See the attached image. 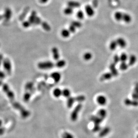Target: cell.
Returning <instances> with one entry per match:
<instances>
[{"label":"cell","mask_w":138,"mask_h":138,"mask_svg":"<svg viewBox=\"0 0 138 138\" xmlns=\"http://www.w3.org/2000/svg\"><path fill=\"white\" fill-rule=\"evenodd\" d=\"M55 66V64L51 61H41L38 64V67L42 70H48L52 69Z\"/></svg>","instance_id":"1"},{"label":"cell","mask_w":138,"mask_h":138,"mask_svg":"<svg viewBox=\"0 0 138 138\" xmlns=\"http://www.w3.org/2000/svg\"><path fill=\"white\" fill-rule=\"evenodd\" d=\"M2 88L3 92L6 93V95H7L8 97L10 100H13L14 99V97H15L14 93L11 89H10L9 87L7 84H3L2 86Z\"/></svg>","instance_id":"2"},{"label":"cell","mask_w":138,"mask_h":138,"mask_svg":"<svg viewBox=\"0 0 138 138\" xmlns=\"http://www.w3.org/2000/svg\"><path fill=\"white\" fill-rule=\"evenodd\" d=\"M3 67L6 73L8 75L11 74L12 72V64L10 60L8 58H4L2 62Z\"/></svg>","instance_id":"3"},{"label":"cell","mask_w":138,"mask_h":138,"mask_svg":"<svg viewBox=\"0 0 138 138\" xmlns=\"http://www.w3.org/2000/svg\"><path fill=\"white\" fill-rule=\"evenodd\" d=\"M82 106L81 104L80 103L75 107V109H74L71 115V118H72V120H73L74 121L76 120L77 117V114L81 109Z\"/></svg>","instance_id":"4"},{"label":"cell","mask_w":138,"mask_h":138,"mask_svg":"<svg viewBox=\"0 0 138 138\" xmlns=\"http://www.w3.org/2000/svg\"><path fill=\"white\" fill-rule=\"evenodd\" d=\"M4 18L6 21H8L11 19L12 16V12L11 9L8 7L6 8L5 9L4 13L3 15Z\"/></svg>","instance_id":"5"},{"label":"cell","mask_w":138,"mask_h":138,"mask_svg":"<svg viewBox=\"0 0 138 138\" xmlns=\"http://www.w3.org/2000/svg\"><path fill=\"white\" fill-rule=\"evenodd\" d=\"M51 77L56 83H58L61 80V75L59 72H54L51 74Z\"/></svg>","instance_id":"6"},{"label":"cell","mask_w":138,"mask_h":138,"mask_svg":"<svg viewBox=\"0 0 138 138\" xmlns=\"http://www.w3.org/2000/svg\"><path fill=\"white\" fill-rule=\"evenodd\" d=\"M51 52L54 59L55 60H59V51L56 47H54L51 49Z\"/></svg>","instance_id":"7"},{"label":"cell","mask_w":138,"mask_h":138,"mask_svg":"<svg viewBox=\"0 0 138 138\" xmlns=\"http://www.w3.org/2000/svg\"><path fill=\"white\" fill-rule=\"evenodd\" d=\"M85 11L86 12V14L89 17H92L93 16L94 14L95 11L94 10L93 8L89 5H87L85 7Z\"/></svg>","instance_id":"8"},{"label":"cell","mask_w":138,"mask_h":138,"mask_svg":"<svg viewBox=\"0 0 138 138\" xmlns=\"http://www.w3.org/2000/svg\"><path fill=\"white\" fill-rule=\"evenodd\" d=\"M116 64L114 62L110 64L109 68L110 70V73L112 74L114 76H117L118 75V70L116 68Z\"/></svg>","instance_id":"9"},{"label":"cell","mask_w":138,"mask_h":138,"mask_svg":"<svg viewBox=\"0 0 138 138\" xmlns=\"http://www.w3.org/2000/svg\"><path fill=\"white\" fill-rule=\"evenodd\" d=\"M67 5H68V6L70 7L73 9H74V8H79L81 6V3L78 2V1H73V0H70L67 2Z\"/></svg>","instance_id":"10"},{"label":"cell","mask_w":138,"mask_h":138,"mask_svg":"<svg viewBox=\"0 0 138 138\" xmlns=\"http://www.w3.org/2000/svg\"><path fill=\"white\" fill-rule=\"evenodd\" d=\"M97 103L101 105H104L107 102V99L104 95H100L97 96Z\"/></svg>","instance_id":"11"},{"label":"cell","mask_w":138,"mask_h":138,"mask_svg":"<svg viewBox=\"0 0 138 138\" xmlns=\"http://www.w3.org/2000/svg\"><path fill=\"white\" fill-rule=\"evenodd\" d=\"M118 45L122 48H124L127 46V42L122 38H118L116 40Z\"/></svg>","instance_id":"12"},{"label":"cell","mask_w":138,"mask_h":138,"mask_svg":"<svg viewBox=\"0 0 138 138\" xmlns=\"http://www.w3.org/2000/svg\"><path fill=\"white\" fill-rule=\"evenodd\" d=\"M113 76V75L110 72H107L102 75L101 77L100 78V80L101 81L106 80L110 79V78H112Z\"/></svg>","instance_id":"13"},{"label":"cell","mask_w":138,"mask_h":138,"mask_svg":"<svg viewBox=\"0 0 138 138\" xmlns=\"http://www.w3.org/2000/svg\"><path fill=\"white\" fill-rule=\"evenodd\" d=\"M37 17V14L35 10H33L31 12V14L29 17L28 21L31 23V25L32 24L34 25V21L35 20Z\"/></svg>","instance_id":"14"},{"label":"cell","mask_w":138,"mask_h":138,"mask_svg":"<svg viewBox=\"0 0 138 138\" xmlns=\"http://www.w3.org/2000/svg\"><path fill=\"white\" fill-rule=\"evenodd\" d=\"M34 93L33 92H29V91H26V92L24 93L23 95V100L24 102H28L30 99L31 98L32 94Z\"/></svg>","instance_id":"15"},{"label":"cell","mask_w":138,"mask_h":138,"mask_svg":"<svg viewBox=\"0 0 138 138\" xmlns=\"http://www.w3.org/2000/svg\"><path fill=\"white\" fill-rule=\"evenodd\" d=\"M25 91H33L34 92L35 89L34 87V84L32 82H28L26 83L25 86Z\"/></svg>","instance_id":"16"},{"label":"cell","mask_w":138,"mask_h":138,"mask_svg":"<svg viewBox=\"0 0 138 138\" xmlns=\"http://www.w3.org/2000/svg\"><path fill=\"white\" fill-rule=\"evenodd\" d=\"M53 95L56 98H59L62 95V90L59 88H56L54 90Z\"/></svg>","instance_id":"17"},{"label":"cell","mask_w":138,"mask_h":138,"mask_svg":"<svg viewBox=\"0 0 138 138\" xmlns=\"http://www.w3.org/2000/svg\"><path fill=\"white\" fill-rule=\"evenodd\" d=\"M132 18L130 16V15L127 14L126 13H123V17H122V19L123 21H124L126 23H130V22L131 21Z\"/></svg>","instance_id":"18"},{"label":"cell","mask_w":138,"mask_h":138,"mask_svg":"<svg viewBox=\"0 0 138 138\" xmlns=\"http://www.w3.org/2000/svg\"><path fill=\"white\" fill-rule=\"evenodd\" d=\"M66 64V61L64 60H59L57 61L56 63L55 64V66L57 68H61L65 66Z\"/></svg>","instance_id":"19"},{"label":"cell","mask_w":138,"mask_h":138,"mask_svg":"<svg viewBox=\"0 0 138 138\" xmlns=\"http://www.w3.org/2000/svg\"><path fill=\"white\" fill-rule=\"evenodd\" d=\"M137 60V58L135 55L131 54L130 55L129 58V66H133L134 65Z\"/></svg>","instance_id":"20"},{"label":"cell","mask_w":138,"mask_h":138,"mask_svg":"<svg viewBox=\"0 0 138 138\" xmlns=\"http://www.w3.org/2000/svg\"><path fill=\"white\" fill-rule=\"evenodd\" d=\"M70 33L68 29H63L61 32V34L63 37L67 38L70 36Z\"/></svg>","instance_id":"21"},{"label":"cell","mask_w":138,"mask_h":138,"mask_svg":"<svg viewBox=\"0 0 138 138\" xmlns=\"http://www.w3.org/2000/svg\"><path fill=\"white\" fill-rule=\"evenodd\" d=\"M41 26L42 27V28L44 29L45 31L47 32H49L51 30V26L49 25L47 22L45 21H42V23H41Z\"/></svg>","instance_id":"22"},{"label":"cell","mask_w":138,"mask_h":138,"mask_svg":"<svg viewBox=\"0 0 138 138\" xmlns=\"http://www.w3.org/2000/svg\"><path fill=\"white\" fill-rule=\"evenodd\" d=\"M70 90L68 88H65L62 90V95L65 98H68L71 96Z\"/></svg>","instance_id":"23"},{"label":"cell","mask_w":138,"mask_h":138,"mask_svg":"<svg viewBox=\"0 0 138 138\" xmlns=\"http://www.w3.org/2000/svg\"><path fill=\"white\" fill-rule=\"evenodd\" d=\"M76 101L75 100V97H72V96H70L68 98V100H67V106L68 107L70 108L71 107H72L73 104L74 103V102Z\"/></svg>","instance_id":"24"},{"label":"cell","mask_w":138,"mask_h":138,"mask_svg":"<svg viewBox=\"0 0 138 138\" xmlns=\"http://www.w3.org/2000/svg\"><path fill=\"white\" fill-rule=\"evenodd\" d=\"M73 13V9L70 7L68 6L64 9V13L65 15H72Z\"/></svg>","instance_id":"25"},{"label":"cell","mask_w":138,"mask_h":138,"mask_svg":"<svg viewBox=\"0 0 138 138\" xmlns=\"http://www.w3.org/2000/svg\"><path fill=\"white\" fill-rule=\"evenodd\" d=\"M123 13L121 12H117L114 14V17L116 20L118 21H121L123 17Z\"/></svg>","instance_id":"26"},{"label":"cell","mask_w":138,"mask_h":138,"mask_svg":"<svg viewBox=\"0 0 138 138\" xmlns=\"http://www.w3.org/2000/svg\"><path fill=\"white\" fill-rule=\"evenodd\" d=\"M118 46V43H117L116 40L112 41L110 44V49L111 50H114L117 48Z\"/></svg>","instance_id":"27"},{"label":"cell","mask_w":138,"mask_h":138,"mask_svg":"<svg viewBox=\"0 0 138 138\" xmlns=\"http://www.w3.org/2000/svg\"><path fill=\"white\" fill-rule=\"evenodd\" d=\"M29 9H30L29 7H26L24 9V11H23V13L21 14L20 17H19V19H20V20H23L24 18L26 17L27 14L28 13V12L29 11Z\"/></svg>","instance_id":"28"},{"label":"cell","mask_w":138,"mask_h":138,"mask_svg":"<svg viewBox=\"0 0 138 138\" xmlns=\"http://www.w3.org/2000/svg\"><path fill=\"white\" fill-rule=\"evenodd\" d=\"M98 115L99 117L103 119L106 117V110L104 109H100L98 112Z\"/></svg>","instance_id":"29"},{"label":"cell","mask_w":138,"mask_h":138,"mask_svg":"<svg viewBox=\"0 0 138 138\" xmlns=\"http://www.w3.org/2000/svg\"><path fill=\"white\" fill-rule=\"evenodd\" d=\"M92 54L90 52H87L85 53L83 55L84 59L85 60H89L91 59L92 58Z\"/></svg>","instance_id":"30"},{"label":"cell","mask_w":138,"mask_h":138,"mask_svg":"<svg viewBox=\"0 0 138 138\" xmlns=\"http://www.w3.org/2000/svg\"><path fill=\"white\" fill-rule=\"evenodd\" d=\"M119 57H120V60L122 62H126L128 59V56L127 54L125 53H122L120 55V56H119Z\"/></svg>","instance_id":"31"},{"label":"cell","mask_w":138,"mask_h":138,"mask_svg":"<svg viewBox=\"0 0 138 138\" xmlns=\"http://www.w3.org/2000/svg\"><path fill=\"white\" fill-rule=\"evenodd\" d=\"M128 67V65L126 62H122L120 64L119 68L122 70H127Z\"/></svg>","instance_id":"32"},{"label":"cell","mask_w":138,"mask_h":138,"mask_svg":"<svg viewBox=\"0 0 138 138\" xmlns=\"http://www.w3.org/2000/svg\"><path fill=\"white\" fill-rule=\"evenodd\" d=\"M72 25L74 26L76 28H80L82 26V23L78 21H73L71 23Z\"/></svg>","instance_id":"33"},{"label":"cell","mask_w":138,"mask_h":138,"mask_svg":"<svg viewBox=\"0 0 138 138\" xmlns=\"http://www.w3.org/2000/svg\"><path fill=\"white\" fill-rule=\"evenodd\" d=\"M76 16L79 19H83L84 17V13L82 10H80L77 12Z\"/></svg>","instance_id":"34"},{"label":"cell","mask_w":138,"mask_h":138,"mask_svg":"<svg viewBox=\"0 0 138 138\" xmlns=\"http://www.w3.org/2000/svg\"><path fill=\"white\" fill-rule=\"evenodd\" d=\"M75 100L76 101H78L79 102H81L85 101V96L83 95H80L79 96H77L76 97H75Z\"/></svg>","instance_id":"35"},{"label":"cell","mask_w":138,"mask_h":138,"mask_svg":"<svg viewBox=\"0 0 138 138\" xmlns=\"http://www.w3.org/2000/svg\"><path fill=\"white\" fill-rule=\"evenodd\" d=\"M103 119V118H101L100 117H92V120H93L96 125H97V124H98L101 122L102 121V120Z\"/></svg>","instance_id":"36"},{"label":"cell","mask_w":138,"mask_h":138,"mask_svg":"<svg viewBox=\"0 0 138 138\" xmlns=\"http://www.w3.org/2000/svg\"><path fill=\"white\" fill-rule=\"evenodd\" d=\"M22 25H23V27L27 28H28L30 26H31V24L29 21L28 20H27V21H25L23 22Z\"/></svg>","instance_id":"37"},{"label":"cell","mask_w":138,"mask_h":138,"mask_svg":"<svg viewBox=\"0 0 138 138\" xmlns=\"http://www.w3.org/2000/svg\"><path fill=\"white\" fill-rule=\"evenodd\" d=\"M42 22V21L41 20V18L40 17L37 16L36 18V19H35V20L34 21V25H38L41 24Z\"/></svg>","instance_id":"38"},{"label":"cell","mask_w":138,"mask_h":138,"mask_svg":"<svg viewBox=\"0 0 138 138\" xmlns=\"http://www.w3.org/2000/svg\"><path fill=\"white\" fill-rule=\"evenodd\" d=\"M120 61V57L118 55L116 54L114 57V63L116 64L118 63V62Z\"/></svg>","instance_id":"39"},{"label":"cell","mask_w":138,"mask_h":138,"mask_svg":"<svg viewBox=\"0 0 138 138\" xmlns=\"http://www.w3.org/2000/svg\"><path fill=\"white\" fill-rule=\"evenodd\" d=\"M68 30L71 33H74L76 31V28L74 26H73V25H72L71 24L69 26Z\"/></svg>","instance_id":"40"},{"label":"cell","mask_w":138,"mask_h":138,"mask_svg":"<svg viewBox=\"0 0 138 138\" xmlns=\"http://www.w3.org/2000/svg\"><path fill=\"white\" fill-rule=\"evenodd\" d=\"M6 73L3 71L0 70V79L2 80L6 78Z\"/></svg>","instance_id":"41"},{"label":"cell","mask_w":138,"mask_h":138,"mask_svg":"<svg viewBox=\"0 0 138 138\" xmlns=\"http://www.w3.org/2000/svg\"><path fill=\"white\" fill-rule=\"evenodd\" d=\"M131 101H131L129 99H126L124 101V103L126 105L129 106V105H131Z\"/></svg>","instance_id":"42"},{"label":"cell","mask_w":138,"mask_h":138,"mask_svg":"<svg viewBox=\"0 0 138 138\" xmlns=\"http://www.w3.org/2000/svg\"><path fill=\"white\" fill-rule=\"evenodd\" d=\"M131 105H132L134 106H138V101L136 100L131 101Z\"/></svg>","instance_id":"43"},{"label":"cell","mask_w":138,"mask_h":138,"mask_svg":"<svg viewBox=\"0 0 138 138\" xmlns=\"http://www.w3.org/2000/svg\"><path fill=\"white\" fill-rule=\"evenodd\" d=\"M4 59V58H3V55L0 54V66H1V64L2 63V62H3Z\"/></svg>","instance_id":"44"},{"label":"cell","mask_w":138,"mask_h":138,"mask_svg":"<svg viewBox=\"0 0 138 138\" xmlns=\"http://www.w3.org/2000/svg\"><path fill=\"white\" fill-rule=\"evenodd\" d=\"M48 0H40V2L42 4H45L48 1Z\"/></svg>","instance_id":"45"},{"label":"cell","mask_w":138,"mask_h":138,"mask_svg":"<svg viewBox=\"0 0 138 138\" xmlns=\"http://www.w3.org/2000/svg\"><path fill=\"white\" fill-rule=\"evenodd\" d=\"M3 18H4V17H3V15H0V21H1V20H2Z\"/></svg>","instance_id":"46"},{"label":"cell","mask_w":138,"mask_h":138,"mask_svg":"<svg viewBox=\"0 0 138 138\" xmlns=\"http://www.w3.org/2000/svg\"><path fill=\"white\" fill-rule=\"evenodd\" d=\"M3 82H2V80H1V79H0V86H2V85H3Z\"/></svg>","instance_id":"47"},{"label":"cell","mask_w":138,"mask_h":138,"mask_svg":"<svg viewBox=\"0 0 138 138\" xmlns=\"http://www.w3.org/2000/svg\"><path fill=\"white\" fill-rule=\"evenodd\" d=\"M137 138H138V136H137Z\"/></svg>","instance_id":"48"}]
</instances>
